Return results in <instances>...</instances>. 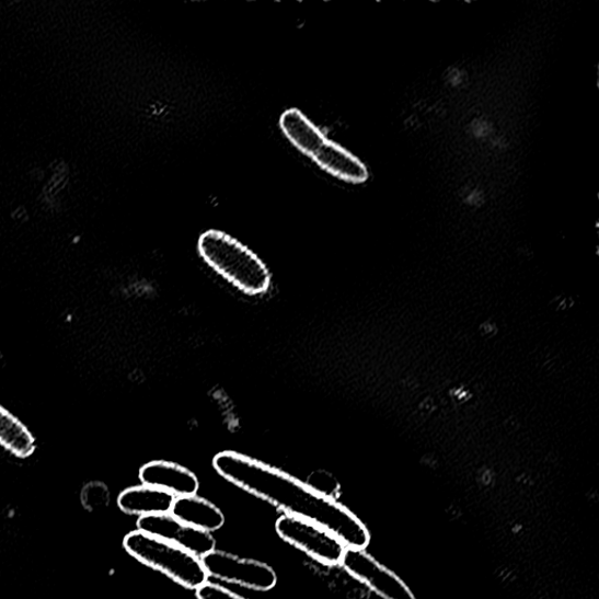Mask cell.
<instances>
[{
    "mask_svg": "<svg viewBox=\"0 0 599 599\" xmlns=\"http://www.w3.org/2000/svg\"><path fill=\"white\" fill-rule=\"evenodd\" d=\"M214 468L226 481L284 510L285 515L327 529L347 548L367 550L370 544L369 529L355 512L279 469L234 451L218 453Z\"/></svg>",
    "mask_w": 599,
    "mask_h": 599,
    "instance_id": "1",
    "label": "cell"
},
{
    "mask_svg": "<svg viewBox=\"0 0 599 599\" xmlns=\"http://www.w3.org/2000/svg\"><path fill=\"white\" fill-rule=\"evenodd\" d=\"M279 126L290 143L330 175L352 184H362L368 180L366 164L353 152L329 139L300 110L285 111L279 118Z\"/></svg>",
    "mask_w": 599,
    "mask_h": 599,
    "instance_id": "2",
    "label": "cell"
},
{
    "mask_svg": "<svg viewBox=\"0 0 599 599\" xmlns=\"http://www.w3.org/2000/svg\"><path fill=\"white\" fill-rule=\"evenodd\" d=\"M198 252L220 277L247 296L268 292L272 274L266 264L230 234L209 230L198 239Z\"/></svg>",
    "mask_w": 599,
    "mask_h": 599,
    "instance_id": "3",
    "label": "cell"
},
{
    "mask_svg": "<svg viewBox=\"0 0 599 599\" xmlns=\"http://www.w3.org/2000/svg\"><path fill=\"white\" fill-rule=\"evenodd\" d=\"M124 546L145 566L164 574L186 589L197 590L208 581L200 558L174 543L137 529L126 535Z\"/></svg>",
    "mask_w": 599,
    "mask_h": 599,
    "instance_id": "4",
    "label": "cell"
},
{
    "mask_svg": "<svg viewBox=\"0 0 599 599\" xmlns=\"http://www.w3.org/2000/svg\"><path fill=\"white\" fill-rule=\"evenodd\" d=\"M278 535L324 566H339L346 545L327 529L301 518L285 515L276 522Z\"/></svg>",
    "mask_w": 599,
    "mask_h": 599,
    "instance_id": "5",
    "label": "cell"
},
{
    "mask_svg": "<svg viewBox=\"0 0 599 599\" xmlns=\"http://www.w3.org/2000/svg\"><path fill=\"white\" fill-rule=\"evenodd\" d=\"M200 561L208 576L253 591H269L278 584L276 572L261 561L216 550Z\"/></svg>",
    "mask_w": 599,
    "mask_h": 599,
    "instance_id": "6",
    "label": "cell"
},
{
    "mask_svg": "<svg viewBox=\"0 0 599 599\" xmlns=\"http://www.w3.org/2000/svg\"><path fill=\"white\" fill-rule=\"evenodd\" d=\"M339 566L383 599H416L405 581L371 556L367 550L346 548Z\"/></svg>",
    "mask_w": 599,
    "mask_h": 599,
    "instance_id": "7",
    "label": "cell"
},
{
    "mask_svg": "<svg viewBox=\"0 0 599 599\" xmlns=\"http://www.w3.org/2000/svg\"><path fill=\"white\" fill-rule=\"evenodd\" d=\"M137 529L174 543L199 558L215 551L216 548V540L211 533L176 519L171 512L141 517L137 520Z\"/></svg>",
    "mask_w": 599,
    "mask_h": 599,
    "instance_id": "8",
    "label": "cell"
},
{
    "mask_svg": "<svg viewBox=\"0 0 599 599\" xmlns=\"http://www.w3.org/2000/svg\"><path fill=\"white\" fill-rule=\"evenodd\" d=\"M140 481L143 485L157 487L180 496L196 495L199 491L197 475L173 461L155 460L142 466Z\"/></svg>",
    "mask_w": 599,
    "mask_h": 599,
    "instance_id": "9",
    "label": "cell"
},
{
    "mask_svg": "<svg viewBox=\"0 0 599 599\" xmlns=\"http://www.w3.org/2000/svg\"><path fill=\"white\" fill-rule=\"evenodd\" d=\"M176 496L147 485L133 486L118 495L117 506L128 516H159L171 511Z\"/></svg>",
    "mask_w": 599,
    "mask_h": 599,
    "instance_id": "10",
    "label": "cell"
},
{
    "mask_svg": "<svg viewBox=\"0 0 599 599\" xmlns=\"http://www.w3.org/2000/svg\"><path fill=\"white\" fill-rule=\"evenodd\" d=\"M170 512L176 519L208 533L217 532L226 523L222 511L197 494L176 498Z\"/></svg>",
    "mask_w": 599,
    "mask_h": 599,
    "instance_id": "11",
    "label": "cell"
},
{
    "mask_svg": "<svg viewBox=\"0 0 599 599\" xmlns=\"http://www.w3.org/2000/svg\"><path fill=\"white\" fill-rule=\"evenodd\" d=\"M0 447L22 459L36 451V438L28 427L3 405H0Z\"/></svg>",
    "mask_w": 599,
    "mask_h": 599,
    "instance_id": "12",
    "label": "cell"
},
{
    "mask_svg": "<svg viewBox=\"0 0 599 599\" xmlns=\"http://www.w3.org/2000/svg\"><path fill=\"white\" fill-rule=\"evenodd\" d=\"M111 502V494L106 485L90 483L82 488L81 504L89 511H97L106 508Z\"/></svg>",
    "mask_w": 599,
    "mask_h": 599,
    "instance_id": "13",
    "label": "cell"
},
{
    "mask_svg": "<svg viewBox=\"0 0 599 599\" xmlns=\"http://www.w3.org/2000/svg\"><path fill=\"white\" fill-rule=\"evenodd\" d=\"M306 484L319 494L327 496V498L335 500L337 498L339 486L335 479L326 472H316L312 474L310 481Z\"/></svg>",
    "mask_w": 599,
    "mask_h": 599,
    "instance_id": "14",
    "label": "cell"
},
{
    "mask_svg": "<svg viewBox=\"0 0 599 599\" xmlns=\"http://www.w3.org/2000/svg\"><path fill=\"white\" fill-rule=\"evenodd\" d=\"M198 599H246L229 589L207 581L196 590Z\"/></svg>",
    "mask_w": 599,
    "mask_h": 599,
    "instance_id": "15",
    "label": "cell"
}]
</instances>
